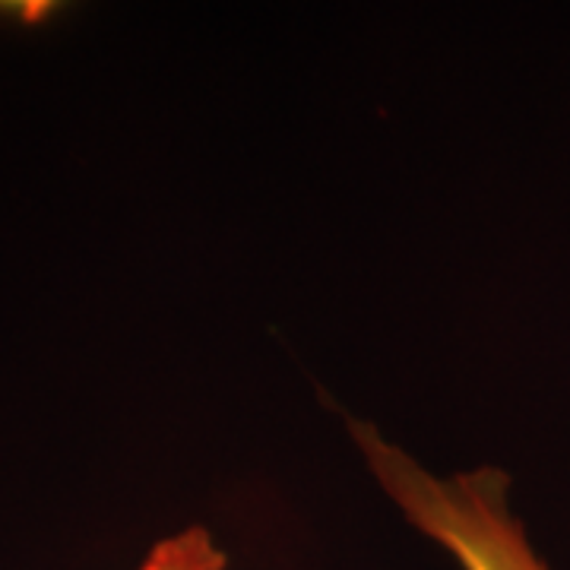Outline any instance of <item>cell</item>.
<instances>
[{
    "mask_svg": "<svg viewBox=\"0 0 570 570\" xmlns=\"http://www.w3.org/2000/svg\"><path fill=\"white\" fill-rule=\"evenodd\" d=\"M352 431L371 475L387 491L390 501L425 539L448 551L456 568L551 570L510 510L504 472L485 466L448 479L431 475L374 428L355 425Z\"/></svg>",
    "mask_w": 570,
    "mask_h": 570,
    "instance_id": "obj_1",
    "label": "cell"
},
{
    "mask_svg": "<svg viewBox=\"0 0 570 570\" xmlns=\"http://www.w3.org/2000/svg\"><path fill=\"white\" fill-rule=\"evenodd\" d=\"M137 570H225V554L200 527L159 542Z\"/></svg>",
    "mask_w": 570,
    "mask_h": 570,
    "instance_id": "obj_2",
    "label": "cell"
}]
</instances>
